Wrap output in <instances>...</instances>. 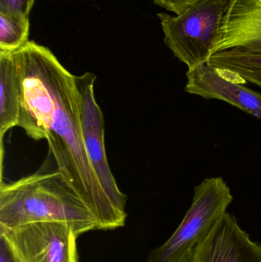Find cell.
I'll return each mask as SVG.
<instances>
[{
  "label": "cell",
  "instance_id": "cell-14",
  "mask_svg": "<svg viewBox=\"0 0 261 262\" xmlns=\"http://www.w3.org/2000/svg\"><path fill=\"white\" fill-rule=\"evenodd\" d=\"M202 1L204 0H154V3L178 15Z\"/></svg>",
  "mask_w": 261,
  "mask_h": 262
},
{
  "label": "cell",
  "instance_id": "cell-8",
  "mask_svg": "<svg viewBox=\"0 0 261 262\" xmlns=\"http://www.w3.org/2000/svg\"><path fill=\"white\" fill-rule=\"evenodd\" d=\"M193 262H261V245L226 212L201 243Z\"/></svg>",
  "mask_w": 261,
  "mask_h": 262
},
{
  "label": "cell",
  "instance_id": "cell-13",
  "mask_svg": "<svg viewBox=\"0 0 261 262\" xmlns=\"http://www.w3.org/2000/svg\"><path fill=\"white\" fill-rule=\"evenodd\" d=\"M35 0H0V11L29 17Z\"/></svg>",
  "mask_w": 261,
  "mask_h": 262
},
{
  "label": "cell",
  "instance_id": "cell-12",
  "mask_svg": "<svg viewBox=\"0 0 261 262\" xmlns=\"http://www.w3.org/2000/svg\"><path fill=\"white\" fill-rule=\"evenodd\" d=\"M29 17L0 11V52H13L29 41Z\"/></svg>",
  "mask_w": 261,
  "mask_h": 262
},
{
  "label": "cell",
  "instance_id": "cell-5",
  "mask_svg": "<svg viewBox=\"0 0 261 262\" xmlns=\"http://www.w3.org/2000/svg\"><path fill=\"white\" fill-rule=\"evenodd\" d=\"M96 79V75L90 72L81 76L75 75L84 145L90 163L106 193L120 211L127 213V195L118 187L106 154L104 115L94 95Z\"/></svg>",
  "mask_w": 261,
  "mask_h": 262
},
{
  "label": "cell",
  "instance_id": "cell-15",
  "mask_svg": "<svg viewBox=\"0 0 261 262\" xmlns=\"http://www.w3.org/2000/svg\"><path fill=\"white\" fill-rule=\"evenodd\" d=\"M0 262H22L4 233L0 232Z\"/></svg>",
  "mask_w": 261,
  "mask_h": 262
},
{
  "label": "cell",
  "instance_id": "cell-9",
  "mask_svg": "<svg viewBox=\"0 0 261 262\" xmlns=\"http://www.w3.org/2000/svg\"><path fill=\"white\" fill-rule=\"evenodd\" d=\"M231 49L261 53V0H233L211 55Z\"/></svg>",
  "mask_w": 261,
  "mask_h": 262
},
{
  "label": "cell",
  "instance_id": "cell-4",
  "mask_svg": "<svg viewBox=\"0 0 261 262\" xmlns=\"http://www.w3.org/2000/svg\"><path fill=\"white\" fill-rule=\"evenodd\" d=\"M232 2L204 0L176 16L158 14L165 46L188 69L209 61L219 29Z\"/></svg>",
  "mask_w": 261,
  "mask_h": 262
},
{
  "label": "cell",
  "instance_id": "cell-2",
  "mask_svg": "<svg viewBox=\"0 0 261 262\" xmlns=\"http://www.w3.org/2000/svg\"><path fill=\"white\" fill-rule=\"evenodd\" d=\"M48 222L67 223L78 236L100 230L88 206L58 169L41 168L16 181L0 183V228Z\"/></svg>",
  "mask_w": 261,
  "mask_h": 262
},
{
  "label": "cell",
  "instance_id": "cell-6",
  "mask_svg": "<svg viewBox=\"0 0 261 262\" xmlns=\"http://www.w3.org/2000/svg\"><path fill=\"white\" fill-rule=\"evenodd\" d=\"M0 232L22 262H78V235L67 223H30Z\"/></svg>",
  "mask_w": 261,
  "mask_h": 262
},
{
  "label": "cell",
  "instance_id": "cell-10",
  "mask_svg": "<svg viewBox=\"0 0 261 262\" xmlns=\"http://www.w3.org/2000/svg\"><path fill=\"white\" fill-rule=\"evenodd\" d=\"M21 102V81L15 52H0V181L3 180L4 135L18 127Z\"/></svg>",
  "mask_w": 261,
  "mask_h": 262
},
{
  "label": "cell",
  "instance_id": "cell-11",
  "mask_svg": "<svg viewBox=\"0 0 261 262\" xmlns=\"http://www.w3.org/2000/svg\"><path fill=\"white\" fill-rule=\"evenodd\" d=\"M222 66L231 72L238 81L250 82L261 89V53L229 49L224 54Z\"/></svg>",
  "mask_w": 261,
  "mask_h": 262
},
{
  "label": "cell",
  "instance_id": "cell-7",
  "mask_svg": "<svg viewBox=\"0 0 261 262\" xmlns=\"http://www.w3.org/2000/svg\"><path fill=\"white\" fill-rule=\"evenodd\" d=\"M186 77L187 93L225 101L261 121V93L231 80L209 61L188 69Z\"/></svg>",
  "mask_w": 261,
  "mask_h": 262
},
{
  "label": "cell",
  "instance_id": "cell-1",
  "mask_svg": "<svg viewBox=\"0 0 261 262\" xmlns=\"http://www.w3.org/2000/svg\"><path fill=\"white\" fill-rule=\"evenodd\" d=\"M14 52L21 81L18 127L32 140H46L57 169L88 206L100 230L124 227L127 214L106 193L86 151L75 75L34 41Z\"/></svg>",
  "mask_w": 261,
  "mask_h": 262
},
{
  "label": "cell",
  "instance_id": "cell-3",
  "mask_svg": "<svg viewBox=\"0 0 261 262\" xmlns=\"http://www.w3.org/2000/svg\"><path fill=\"white\" fill-rule=\"evenodd\" d=\"M232 201L231 189L222 177L205 179L195 188L193 203L179 227L150 252L147 262H193L198 248Z\"/></svg>",
  "mask_w": 261,
  "mask_h": 262
}]
</instances>
